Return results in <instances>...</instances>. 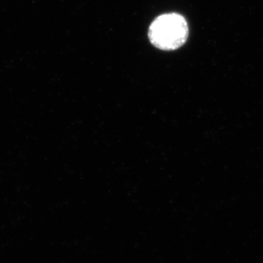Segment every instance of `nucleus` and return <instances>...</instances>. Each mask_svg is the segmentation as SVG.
Masks as SVG:
<instances>
[{
	"label": "nucleus",
	"mask_w": 263,
	"mask_h": 263,
	"mask_svg": "<svg viewBox=\"0 0 263 263\" xmlns=\"http://www.w3.org/2000/svg\"><path fill=\"white\" fill-rule=\"evenodd\" d=\"M189 34L187 21L178 13L159 15L148 30L151 43L162 51H174L186 42Z\"/></svg>",
	"instance_id": "1"
}]
</instances>
